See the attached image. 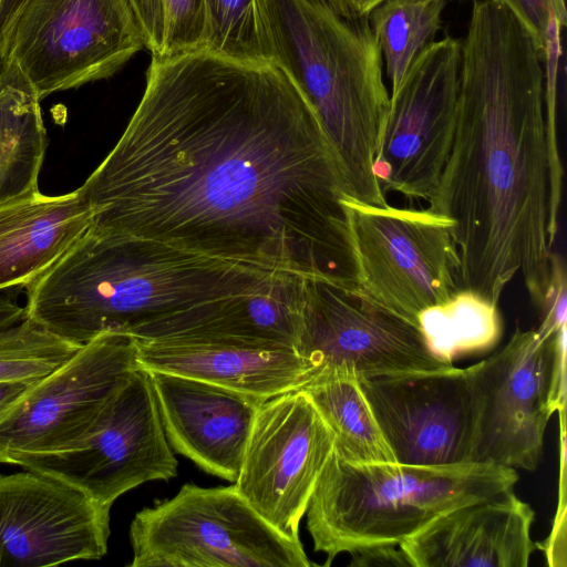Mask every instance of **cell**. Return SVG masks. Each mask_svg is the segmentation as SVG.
<instances>
[{
    "instance_id": "4dcf8cb0",
    "label": "cell",
    "mask_w": 567,
    "mask_h": 567,
    "mask_svg": "<svg viewBox=\"0 0 567 567\" xmlns=\"http://www.w3.org/2000/svg\"><path fill=\"white\" fill-rule=\"evenodd\" d=\"M142 28L145 48L152 55L159 56L164 40L163 0H131Z\"/></svg>"
},
{
    "instance_id": "7a4b0ae2",
    "label": "cell",
    "mask_w": 567,
    "mask_h": 567,
    "mask_svg": "<svg viewBox=\"0 0 567 567\" xmlns=\"http://www.w3.org/2000/svg\"><path fill=\"white\" fill-rule=\"evenodd\" d=\"M543 55L497 0L474 1L462 41L452 148L427 200L452 220L460 289L498 306L520 274L533 303L551 272L563 196Z\"/></svg>"
},
{
    "instance_id": "d6a6232c",
    "label": "cell",
    "mask_w": 567,
    "mask_h": 567,
    "mask_svg": "<svg viewBox=\"0 0 567 567\" xmlns=\"http://www.w3.org/2000/svg\"><path fill=\"white\" fill-rule=\"evenodd\" d=\"M333 8L343 16L363 17L383 0H328Z\"/></svg>"
},
{
    "instance_id": "9a60e30c",
    "label": "cell",
    "mask_w": 567,
    "mask_h": 567,
    "mask_svg": "<svg viewBox=\"0 0 567 567\" xmlns=\"http://www.w3.org/2000/svg\"><path fill=\"white\" fill-rule=\"evenodd\" d=\"M296 350L316 373L346 367L360 377L453 365L431 350L419 327L360 287L308 277Z\"/></svg>"
},
{
    "instance_id": "277c9868",
    "label": "cell",
    "mask_w": 567,
    "mask_h": 567,
    "mask_svg": "<svg viewBox=\"0 0 567 567\" xmlns=\"http://www.w3.org/2000/svg\"><path fill=\"white\" fill-rule=\"evenodd\" d=\"M274 61L317 115L348 196L384 206L373 163L390 109L383 59L369 16L328 0H258Z\"/></svg>"
},
{
    "instance_id": "83f0119b",
    "label": "cell",
    "mask_w": 567,
    "mask_h": 567,
    "mask_svg": "<svg viewBox=\"0 0 567 567\" xmlns=\"http://www.w3.org/2000/svg\"><path fill=\"white\" fill-rule=\"evenodd\" d=\"M163 6L165 25L163 51L159 56L204 50L205 0H163Z\"/></svg>"
},
{
    "instance_id": "30bf717a",
    "label": "cell",
    "mask_w": 567,
    "mask_h": 567,
    "mask_svg": "<svg viewBox=\"0 0 567 567\" xmlns=\"http://www.w3.org/2000/svg\"><path fill=\"white\" fill-rule=\"evenodd\" d=\"M7 464L55 477L110 507L146 482L176 477L178 466L150 374L141 367L81 440L63 451L16 455Z\"/></svg>"
},
{
    "instance_id": "4316f807",
    "label": "cell",
    "mask_w": 567,
    "mask_h": 567,
    "mask_svg": "<svg viewBox=\"0 0 567 567\" xmlns=\"http://www.w3.org/2000/svg\"><path fill=\"white\" fill-rule=\"evenodd\" d=\"M80 347L25 318L0 330V382L32 383L65 362Z\"/></svg>"
},
{
    "instance_id": "f546056e",
    "label": "cell",
    "mask_w": 567,
    "mask_h": 567,
    "mask_svg": "<svg viewBox=\"0 0 567 567\" xmlns=\"http://www.w3.org/2000/svg\"><path fill=\"white\" fill-rule=\"evenodd\" d=\"M566 272L561 257L554 252L551 272L544 297L537 307L540 323L537 327L545 333H553L566 328Z\"/></svg>"
},
{
    "instance_id": "ba28073f",
    "label": "cell",
    "mask_w": 567,
    "mask_h": 567,
    "mask_svg": "<svg viewBox=\"0 0 567 567\" xmlns=\"http://www.w3.org/2000/svg\"><path fill=\"white\" fill-rule=\"evenodd\" d=\"M478 398L473 462L534 471L555 412H566V328L518 326L504 347L471 365Z\"/></svg>"
},
{
    "instance_id": "e575fe53",
    "label": "cell",
    "mask_w": 567,
    "mask_h": 567,
    "mask_svg": "<svg viewBox=\"0 0 567 567\" xmlns=\"http://www.w3.org/2000/svg\"><path fill=\"white\" fill-rule=\"evenodd\" d=\"M20 0H1L0 3V23L11 13Z\"/></svg>"
},
{
    "instance_id": "52a82bcc",
    "label": "cell",
    "mask_w": 567,
    "mask_h": 567,
    "mask_svg": "<svg viewBox=\"0 0 567 567\" xmlns=\"http://www.w3.org/2000/svg\"><path fill=\"white\" fill-rule=\"evenodd\" d=\"M131 567H309L300 540L267 523L229 486L184 484L138 511L128 529Z\"/></svg>"
},
{
    "instance_id": "5b68a950",
    "label": "cell",
    "mask_w": 567,
    "mask_h": 567,
    "mask_svg": "<svg viewBox=\"0 0 567 567\" xmlns=\"http://www.w3.org/2000/svg\"><path fill=\"white\" fill-rule=\"evenodd\" d=\"M515 468L491 463L353 464L329 456L306 516L313 549L329 566L341 553L402 542L446 512L513 489Z\"/></svg>"
},
{
    "instance_id": "f1b7e54d",
    "label": "cell",
    "mask_w": 567,
    "mask_h": 567,
    "mask_svg": "<svg viewBox=\"0 0 567 567\" xmlns=\"http://www.w3.org/2000/svg\"><path fill=\"white\" fill-rule=\"evenodd\" d=\"M503 3L528 31L537 49L544 54L550 38L561 33L567 23L564 0H497Z\"/></svg>"
},
{
    "instance_id": "7c38bea8",
    "label": "cell",
    "mask_w": 567,
    "mask_h": 567,
    "mask_svg": "<svg viewBox=\"0 0 567 567\" xmlns=\"http://www.w3.org/2000/svg\"><path fill=\"white\" fill-rule=\"evenodd\" d=\"M462 41L433 42L391 92L390 109L373 163L382 192L429 200L454 138Z\"/></svg>"
},
{
    "instance_id": "4fadbf2b",
    "label": "cell",
    "mask_w": 567,
    "mask_h": 567,
    "mask_svg": "<svg viewBox=\"0 0 567 567\" xmlns=\"http://www.w3.org/2000/svg\"><path fill=\"white\" fill-rule=\"evenodd\" d=\"M396 463L473 462L478 398L472 367L358 377Z\"/></svg>"
},
{
    "instance_id": "2e32d148",
    "label": "cell",
    "mask_w": 567,
    "mask_h": 567,
    "mask_svg": "<svg viewBox=\"0 0 567 567\" xmlns=\"http://www.w3.org/2000/svg\"><path fill=\"white\" fill-rule=\"evenodd\" d=\"M110 511L35 471L0 475V567L101 559L107 553Z\"/></svg>"
},
{
    "instance_id": "e0dca14e",
    "label": "cell",
    "mask_w": 567,
    "mask_h": 567,
    "mask_svg": "<svg viewBox=\"0 0 567 567\" xmlns=\"http://www.w3.org/2000/svg\"><path fill=\"white\" fill-rule=\"evenodd\" d=\"M147 372L172 449L206 473L235 483L266 400L184 375Z\"/></svg>"
},
{
    "instance_id": "6da1fadb",
    "label": "cell",
    "mask_w": 567,
    "mask_h": 567,
    "mask_svg": "<svg viewBox=\"0 0 567 567\" xmlns=\"http://www.w3.org/2000/svg\"><path fill=\"white\" fill-rule=\"evenodd\" d=\"M78 192L94 234L359 287L337 156L275 61L152 55L125 131Z\"/></svg>"
},
{
    "instance_id": "d4e9b609",
    "label": "cell",
    "mask_w": 567,
    "mask_h": 567,
    "mask_svg": "<svg viewBox=\"0 0 567 567\" xmlns=\"http://www.w3.org/2000/svg\"><path fill=\"white\" fill-rule=\"evenodd\" d=\"M446 0H383L369 13L391 92L442 28Z\"/></svg>"
},
{
    "instance_id": "3957f363",
    "label": "cell",
    "mask_w": 567,
    "mask_h": 567,
    "mask_svg": "<svg viewBox=\"0 0 567 567\" xmlns=\"http://www.w3.org/2000/svg\"><path fill=\"white\" fill-rule=\"evenodd\" d=\"M284 272L89 229L24 287V308L27 318L82 346L206 301L262 291Z\"/></svg>"
},
{
    "instance_id": "836d02e7",
    "label": "cell",
    "mask_w": 567,
    "mask_h": 567,
    "mask_svg": "<svg viewBox=\"0 0 567 567\" xmlns=\"http://www.w3.org/2000/svg\"><path fill=\"white\" fill-rule=\"evenodd\" d=\"M24 382H0V412L6 409L28 385Z\"/></svg>"
},
{
    "instance_id": "1f68e13d",
    "label": "cell",
    "mask_w": 567,
    "mask_h": 567,
    "mask_svg": "<svg viewBox=\"0 0 567 567\" xmlns=\"http://www.w3.org/2000/svg\"><path fill=\"white\" fill-rule=\"evenodd\" d=\"M354 567H412L399 545L378 544L359 547L349 553Z\"/></svg>"
},
{
    "instance_id": "8fae6325",
    "label": "cell",
    "mask_w": 567,
    "mask_h": 567,
    "mask_svg": "<svg viewBox=\"0 0 567 567\" xmlns=\"http://www.w3.org/2000/svg\"><path fill=\"white\" fill-rule=\"evenodd\" d=\"M137 339L104 332L0 412V462L63 451L81 440L140 368Z\"/></svg>"
},
{
    "instance_id": "5bb4252c",
    "label": "cell",
    "mask_w": 567,
    "mask_h": 567,
    "mask_svg": "<svg viewBox=\"0 0 567 567\" xmlns=\"http://www.w3.org/2000/svg\"><path fill=\"white\" fill-rule=\"evenodd\" d=\"M334 447V434L300 388L264 401L236 482L250 506L282 535L299 525Z\"/></svg>"
},
{
    "instance_id": "7402d4cb",
    "label": "cell",
    "mask_w": 567,
    "mask_h": 567,
    "mask_svg": "<svg viewBox=\"0 0 567 567\" xmlns=\"http://www.w3.org/2000/svg\"><path fill=\"white\" fill-rule=\"evenodd\" d=\"M301 389L334 434L339 457L353 464L395 462L353 370H320Z\"/></svg>"
},
{
    "instance_id": "cb8c5ba5",
    "label": "cell",
    "mask_w": 567,
    "mask_h": 567,
    "mask_svg": "<svg viewBox=\"0 0 567 567\" xmlns=\"http://www.w3.org/2000/svg\"><path fill=\"white\" fill-rule=\"evenodd\" d=\"M417 327L431 350L449 363L492 349L502 336L498 306L463 289L444 303L423 311Z\"/></svg>"
},
{
    "instance_id": "484cf974",
    "label": "cell",
    "mask_w": 567,
    "mask_h": 567,
    "mask_svg": "<svg viewBox=\"0 0 567 567\" xmlns=\"http://www.w3.org/2000/svg\"><path fill=\"white\" fill-rule=\"evenodd\" d=\"M205 49L244 62H271L258 0H205Z\"/></svg>"
},
{
    "instance_id": "ac0fdd59",
    "label": "cell",
    "mask_w": 567,
    "mask_h": 567,
    "mask_svg": "<svg viewBox=\"0 0 567 567\" xmlns=\"http://www.w3.org/2000/svg\"><path fill=\"white\" fill-rule=\"evenodd\" d=\"M534 519L513 488L446 512L399 546L412 567H527Z\"/></svg>"
},
{
    "instance_id": "9c48e42d",
    "label": "cell",
    "mask_w": 567,
    "mask_h": 567,
    "mask_svg": "<svg viewBox=\"0 0 567 567\" xmlns=\"http://www.w3.org/2000/svg\"><path fill=\"white\" fill-rule=\"evenodd\" d=\"M359 269V287L417 327L420 315L460 290L453 223L430 209L344 200Z\"/></svg>"
},
{
    "instance_id": "8992f818",
    "label": "cell",
    "mask_w": 567,
    "mask_h": 567,
    "mask_svg": "<svg viewBox=\"0 0 567 567\" xmlns=\"http://www.w3.org/2000/svg\"><path fill=\"white\" fill-rule=\"evenodd\" d=\"M143 48L131 0H20L0 23V85L41 101L112 76Z\"/></svg>"
},
{
    "instance_id": "ffe728a7",
    "label": "cell",
    "mask_w": 567,
    "mask_h": 567,
    "mask_svg": "<svg viewBox=\"0 0 567 567\" xmlns=\"http://www.w3.org/2000/svg\"><path fill=\"white\" fill-rule=\"evenodd\" d=\"M307 277L284 272L265 290L210 300L146 323L140 340L219 338L297 347Z\"/></svg>"
},
{
    "instance_id": "603a6c76",
    "label": "cell",
    "mask_w": 567,
    "mask_h": 567,
    "mask_svg": "<svg viewBox=\"0 0 567 567\" xmlns=\"http://www.w3.org/2000/svg\"><path fill=\"white\" fill-rule=\"evenodd\" d=\"M47 142L40 101L0 85V204L39 190Z\"/></svg>"
},
{
    "instance_id": "d6986e66",
    "label": "cell",
    "mask_w": 567,
    "mask_h": 567,
    "mask_svg": "<svg viewBox=\"0 0 567 567\" xmlns=\"http://www.w3.org/2000/svg\"><path fill=\"white\" fill-rule=\"evenodd\" d=\"M138 363L267 400L300 389L315 369L295 348L219 338L137 339Z\"/></svg>"
},
{
    "instance_id": "44dd1931",
    "label": "cell",
    "mask_w": 567,
    "mask_h": 567,
    "mask_svg": "<svg viewBox=\"0 0 567 567\" xmlns=\"http://www.w3.org/2000/svg\"><path fill=\"white\" fill-rule=\"evenodd\" d=\"M92 225L78 189L58 196L40 190L0 204V292L24 288Z\"/></svg>"
}]
</instances>
